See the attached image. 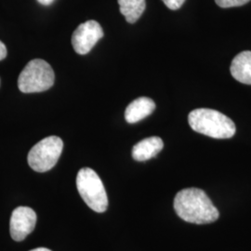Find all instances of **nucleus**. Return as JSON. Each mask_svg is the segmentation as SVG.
Wrapping results in <instances>:
<instances>
[{"label": "nucleus", "instance_id": "obj_7", "mask_svg": "<svg viewBox=\"0 0 251 251\" xmlns=\"http://www.w3.org/2000/svg\"><path fill=\"white\" fill-rule=\"evenodd\" d=\"M36 224V214L31 207L18 206L10 217L9 233L14 241L21 242L34 231Z\"/></svg>", "mask_w": 251, "mask_h": 251}, {"label": "nucleus", "instance_id": "obj_9", "mask_svg": "<svg viewBox=\"0 0 251 251\" xmlns=\"http://www.w3.org/2000/svg\"><path fill=\"white\" fill-rule=\"evenodd\" d=\"M164 143L159 137L146 138L135 144L132 149V157L136 161H146L156 156L161 152Z\"/></svg>", "mask_w": 251, "mask_h": 251}, {"label": "nucleus", "instance_id": "obj_5", "mask_svg": "<svg viewBox=\"0 0 251 251\" xmlns=\"http://www.w3.org/2000/svg\"><path fill=\"white\" fill-rule=\"evenodd\" d=\"M63 149L62 139L50 136L32 147L28 153V164L36 172L50 171L59 160Z\"/></svg>", "mask_w": 251, "mask_h": 251}, {"label": "nucleus", "instance_id": "obj_13", "mask_svg": "<svg viewBox=\"0 0 251 251\" xmlns=\"http://www.w3.org/2000/svg\"><path fill=\"white\" fill-rule=\"evenodd\" d=\"M162 1L171 10L179 9L183 5V3L185 2V0H162Z\"/></svg>", "mask_w": 251, "mask_h": 251}, {"label": "nucleus", "instance_id": "obj_3", "mask_svg": "<svg viewBox=\"0 0 251 251\" xmlns=\"http://www.w3.org/2000/svg\"><path fill=\"white\" fill-rule=\"evenodd\" d=\"M76 188L84 202L92 210L102 213L107 209L108 198L99 175L90 168H83L76 176Z\"/></svg>", "mask_w": 251, "mask_h": 251}, {"label": "nucleus", "instance_id": "obj_12", "mask_svg": "<svg viewBox=\"0 0 251 251\" xmlns=\"http://www.w3.org/2000/svg\"><path fill=\"white\" fill-rule=\"evenodd\" d=\"M251 0H215L217 5L221 8H232V7H240Z\"/></svg>", "mask_w": 251, "mask_h": 251}, {"label": "nucleus", "instance_id": "obj_2", "mask_svg": "<svg viewBox=\"0 0 251 251\" xmlns=\"http://www.w3.org/2000/svg\"><path fill=\"white\" fill-rule=\"evenodd\" d=\"M189 125L196 132L214 139H230L235 134L233 120L219 111L198 108L188 116Z\"/></svg>", "mask_w": 251, "mask_h": 251}, {"label": "nucleus", "instance_id": "obj_1", "mask_svg": "<svg viewBox=\"0 0 251 251\" xmlns=\"http://www.w3.org/2000/svg\"><path fill=\"white\" fill-rule=\"evenodd\" d=\"M174 209L181 220L196 225L212 224L220 217L210 198L198 188L180 190L174 199Z\"/></svg>", "mask_w": 251, "mask_h": 251}, {"label": "nucleus", "instance_id": "obj_10", "mask_svg": "<svg viewBox=\"0 0 251 251\" xmlns=\"http://www.w3.org/2000/svg\"><path fill=\"white\" fill-rule=\"evenodd\" d=\"M230 70L235 80L251 85V51L247 50L237 54L233 58Z\"/></svg>", "mask_w": 251, "mask_h": 251}, {"label": "nucleus", "instance_id": "obj_15", "mask_svg": "<svg viewBox=\"0 0 251 251\" xmlns=\"http://www.w3.org/2000/svg\"><path fill=\"white\" fill-rule=\"evenodd\" d=\"M38 3H40L41 5H44V6H49L50 5L54 0H37Z\"/></svg>", "mask_w": 251, "mask_h": 251}, {"label": "nucleus", "instance_id": "obj_14", "mask_svg": "<svg viewBox=\"0 0 251 251\" xmlns=\"http://www.w3.org/2000/svg\"><path fill=\"white\" fill-rule=\"evenodd\" d=\"M7 56V49L3 42L0 41V61L4 60Z\"/></svg>", "mask_w": 251, "mask_h": 251}, {"label": "nucleus", "instance_id": "obj_8", "mask_svg": "<svg viewBox=\"0 0 251 251\" xmlns=\"http://www.w3.org/2000/svg\"><path fill=\"white\" fill-rule=\"evenodd\" d=\"M155 109V103L152 99L140 97L130 102L125 111L126 121L134 124L150 116Z\"/></svg>", "mask_w": 251, "mask_h": 251}, {"label": "nucleus", "instance_id": "obj_4", "mask_svg": "<svg viewBox=\"0 0 251 251\" xmlns=\"http://www.w3.org/2000/svg\"><path fill=\"white\" fill-rule=\"evenodd\" d=\"M55 80L52 67L41 59H35L27 63L20 74L19 90L24 93L42 92L50 89Z\"/></svg>", "mask_w": 251, "mask_h": 251}, {"label": "nucleus", "instance_id": "obj_11", "mask_svg": "<svg viewBox=\"0 0 251 251\" xmlns=\"http://www.w3.org/2000/svg\"><path fill=\"white\" fill-rule=\"evenodd\" d=\"M122 15L129 24H134L143 15L146 2L145 0H117Z\"/></svg>", "mask_w": 251, "mask_h": 251}, {"label": "nucleus", "instance_id": "obj_16", "mask_svg": "<svg viewBox=\"0 0 251 251\" xmlns=\"http://www.w3.org/2000/svg\"><path fill=\"white\" fill-rule=\"evenodd\" d=\"M51 251L50 250H49V249H46V248H37V249H35V250H32V251Z\"/></svg>", "mask_w": 251, "mask_h": 251}, {"label": "nucleus", "instance_id": "obj_6", "mask_svg": "<svg viewBox=\"0 0 251 251\" xmlns=\"http://www.w3.org/2000/svg\"><path fill=\"white\" fill-rule=\"evenodd\" d=\"M103 36V30L98 22L90 20L79 25L72 36V45L75 52L85 55L90 52Z\"/></svg>", "mask_w": 251, "mask_h": 251}]
</instances>
